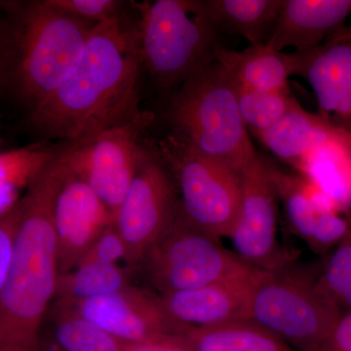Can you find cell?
Wrapping results in <instances>:
<instances>
[{"instance_id": "obj_1", "label": "cell", "mask_w": 351, "mask_h": 351, "mask_svg": "<svg viewBox=\"0 0 351 351\" xmlns=\"http://www.w3.org/2000/svg\"><path fill=\"white\" fill-rule=\"evenodd\" d=\"M142 68L137 21L127 9L95 25L75 68L27 122L39 137L66 145L133 121L145 112Z\"/></svg>"}, {"instance_id": "obj_2", "label": "cell", "mask_w": 351, "mask_h": 351, "mask_svg": "<svg viewBox=\"0 0 351 351\" xmlns=\"http://www.w3.org/2000/svg\"><path fill=\"white\" fill-rule=\"evenodd\" d=\"M66 173L51 154L20 198L22 216L12 263L0 293V351H38L40 346L59 278L53 211Z\"/></svg>"}, {"instance_id": "obj_3", "label": "cell", "mask_w": 351, "mask_h": 351, "mask_svg": "<svg viewBox=\"0 0 351 351\" xmlns=\"http://www.w3.org/2000/svg\"><path fill=\"white\" fill-rule=\"evenodd\" d=\"M0 19V83L29 110L68 77L94 23L69 15L48 0L4 1Z\"/></svg>"}, {"instance_id": "obj_4", "label": "cell", "mask_w": 351, "mask_h": 351, "mask_svg": "<svg viewBox=\"0 0 351 351\" xmlns=\"http://www.w3.org/2000/svg\"><path fill=\"white\" fill-rule=\"evenodd\" d=\"M168 117L172 133L237 174L258 154L240 114L234 80L217 59L176 90Z\"/></svg>"}, {"instance_id": "obj_5", "label": "cell", "mask_w": 351, "mask_h": 351, "mask_svg": "<svg viewBox=\"0 0 351 351\" xmlns=\"http://www.w3.org/2000/svg\"><path fill=\"white\" fill-rule=\"evenodd\" d=\"M131 4L137 13L143 66L164 91L179 89L196 71L216 59L219 34L208 17L204 0Z\"/></svg>"}, {"instance_id": "obj_6", "label": "cell", "mask_w": 351, "mask_h": 351, "mask_svg": "<svg viewBox=\"0 0 351 351\" xmlns=\"http://www.w3.org/2000/svg\"><path fill=\"white\" fill-rule=\"evenodd\" d=\"M151 145L175 182L184 216L219 239L230 237L241 203L239 174L174 133Z\"/></svg>"}, {"instance_id": "obj_7", "label": "cell", "mask_w": 351, "mask_h": 351, "mask_svg": "<svg viewBox=\"0 0 351 351\" xmlns=\"http://www.w3.org/2000/svg\"><path fill=\"white\" fill-rule=\"evenodd\" d=\"M140 265L145 280L160 295L239 278L257 269L228 250L218 237L193 226L181 208Z\"/></svg>"}, {"instance_id": "obj_8", "label": "cell", "mask_w": 351, "mask_h": 351, "mask_svg": "<svg viewBox=\"0 0 351 351\" xmlns=\"http://www.w3.org/2000/svg\"><path fill=\"white\" fill-rule=\"evenodd\" d=\"M316 280L265 271L252 293L249 321L295 351H319L341 311L318 290Z\"/></svg>"}, {"instance_id": "obj_9", "label": "cell", "mask_w": 351, "mask_h": 351, "mask_svg": "<svg viewBox=\"0 0 351 351\" xmlns=\"http://www.w3.org/2000/svg\"><path fill=\"white\" fill-rule=\"evenodd\" d=\"M152 120V113L145 112L123 125L63 145L54 154L71 174L90 186L114 218L144 154L143 134Z\"/></svg>"}, {"instance_id": "obj_10", "label": "cell", "mask_w": 351, "mask_h": 351, "mask_svg": "<svg viewBox=\"0 0 351 351\" xmlns=\"http://www.w3.org/2000/svg\"><path fill=\"white\" fill-rule=\"evenodd\" d=\"M175 182L151 143L115 214L114 223L125 242L126 265L135 270L147 251L174 223L180 212Z\"/></svg>"}, {"instance_id": "obj_11", "label": "cell", "mask_w": 351, "mask_h": 351, "mask_svg": "<svg viewBox=\"0 0 351 351\" xmlns=\"http://www.w3.org/2000/svg\"><path fill=\"white\" fill-rule=\"evenodd\" d=\"M241 203L239 219L228 239L234 254L246 265L276 272L287 267L277 239V191L270 166L258 154L239 173Z\"/></svg>"}, {"instance_id": "obj_12", "label": "cell", "mask_w": 351, "mask_h": 351, "mask_svg": "<svg viewBox=\"0 0 351 351\" xmlns=\"http://www.w3.org/2000/svg\"><path fill=\"white\" fill-rule=\"evenodd\" d=\"M69 304L85 319L134 346H172L184 326L168 315L160 295L133 285Z\"/></svg>"}, {"instance_id": "obj_13", "label": "cell", "mask_w": 351, "mask_h": 351, "mask_svg": "<svg viewBox=\"0 0 351 351\" xmlns=\"http://www.w3.org/2000/svg\"><path fill=\"white\" fill-rule=\"evenodd\" d=\"M53 219L59 276L76 269L95 240L114 223L105 203L68 169L55 199Z\"/></svg>"}, {"instance_id": "obj_14", "label": "cell", "mask_w": 351, "mask_h": 351, "mask_svg": "<svg viewBox=\"0 0 351 351\" xmlns=\"http://www.w3.org/2000/svg\"><path fill=\"white\" fill-rule=\"evenodd\" d=\"M277 195L293 230L316 253H326L350 232L341 208L306 178L291 177L270 166Z\"/></svg>"}, {"instance_id": "obj_15", "label": "cell", "mask_w": 351, "mask_h": 351, "mask_svg": "<svg viewBox=\"0 0 351 351\" xmlns=\"http://www.w3.org/2000/svg\"><path fill=\"white\" fill-rule=\"evenodd\" d=\"M265 272L256 269L239 278L159 295L168 315L184 326L249 321L252 293Z\"/></svg>"}, {"instance_id": "obj_16", "label": "cell", "mask_w": 351, "mask_h": 351, "mask_svg": "<svg viewBox=\"0 0 351 351\" xmlns=\"http://www.w3.org/2000/svg\"><path fill=\"white\" fill-rule=\"evenodd\" d=\"M302 53L299 76L311 85L319 114L351 137V39Z\"/></svg>"}, {"instance_id": "obj_17", "label": "cell", "mask_w": 351, "mask_h": 351, "mask_svg": "<svg viewBox=\"0 0 351 351\" xmlns=\"http://www.w3.org/2000/svg\"><path fill=\"white\" fill-rule=\"evenodd\" d=\"M351 0H284L265 45L278 51L311 50L345 27Z\"/></svg>"}, {"instance_id": "obj_18", "label": "cell", "mask_w": 351, "mask_h": 351, "mask_svg": "<svg viewBox=\"0 0 351 351\" xmlns=\"http://www.w3.org/2000/svg\"><path fill=\"white\" fill-rule=\"evenodd\" d=\"M216 59L239 86L271 92L289 89V78L299 75L302 53L272 49L265 44L249 45L241 51L219 45Z\"/></svg>"}, {"instance_id": "obj_19", "label": "cell", "mask_w": 351, "mask_h": 351, "mask_svg": "<svg viewBox=\"0 0 351 351\" xmlns=\"http://www.w3.org/2000/svg\"><path fill=\"white\" fill-rule=\"evenodd\" d=\"M255 136L274 156L295 167L318 147L335 138L350 137L320 114L307 112L300 104L274 125Z\"/></svg>"}, {"instance_id": "obj_20", "label": "cell", "mask_w": 351, "mask_h": 351, "mask_svg": "<svg viewBox=\"0 0 351 351\" xmlns=\"http://www.w3.org/2000/svg\"><path fill=\"white\" fill-rule=\"evenodd\" d=\"M173 346L181 351H295L252 321L209 327L184 325L175 335Z\"/></svg>"}, {"instance_id": "obj_21", "label": "cell", "mask_w": 351, "mask_h": 351, "mask_svg": "<svg viewBox=\"0 0 351 351\" xmlns=\"http://www.w3.org/2000/svg\"><path fill=\"white\" fill-rule=\"evenodd\" d=\"M40 341L61 351H128L134 346L85 319L68 302L57 300L46 315Z\"/></svg>"}, {"instance_id": "obj_22", "label": "cell", "mask_w": 351, "mask_h": 351, "mask_svg": "<svg viewBox=\"0 0 351 351\" xmlns=\"http://www.w3.org/2000/svg\"><path fill=\"white\" fill-rule=\"evenodd\" d=\"M284 0H204L219 34L242 36L250 45L267 43Z\"/></svg>"}, {"instance_id": "obj_23", "label": "cell", "mask_w": 351, "mask_h": 351, "mask_svg": "<svg viewBox=\"0 0 351 351\" xmlns=\"http://www.w3.org/2000/svg\"><path fill=\"white\" fill-rule=\"evenodd\" d=\"M297 168L339 208L351 200V138L348 136L318 147L304 157Z\"/></svg>"}, {"instance_id": "obj_24", "label": "cell", "mask_w": 351, "mask_h": 351, "mask_svg": "<svg viewBox=\"0 0 351 351\" xmlns=\"http://www.w3.org/2000/svg\"><path fill=\"white\" fill-rule=\"evenodd\" d=\"M134 269L110 263H84L58 278L55 300L75 304L119 292L131 285Z\"/></svg>"}, {"instance_id": "obj_25", "label": "cell", "mask_w": 351, "mask_h": 351, "mask_svg": "<svg viewBox=\"0 0 351 351\" xmlns=\"http://www.w3.org/2000/svg\"><path fill=\"white\" fill-rule=\"evenodd\" d=\"M235 85L240 114L247 129L255 135L269 129L300 104L290 89L265 92Z\"/></svg>"}, {"instance_id": "obj_26", "label": "cell", "mask_w": 351, "mask_h": 351, "mask_svg": "<svg viewBox=\"0 0 351 351\" xmlns=\"http://www.w3.org/2000/svg\"><path fill=\"white\" fill-rule=\"evenodd\" d=\"M316 286L341 313L351 311V230L335 247Z\"/></svg>"}, {"instance_id": "obj_27", "label": "cell", "mask_w": 351, "mask_h": 351, "mask_svg": "<svg viewBox=\"0 0 351 351\" xmlns=\"http://www.w3.org/2000/svg\"><path fill=\"white\" fill-rule=\"evenodd\" d=\"M51 5L80 19L98 25L117 17L130 2L122 0H48Z\"/></svg>"}, {"instance_id": "obj_28", "label": "cell", "mask_w": 351, "mask_h": 351, "mask_svg": "<svg viewBox=\"0 0 351 351\" xmlns=\"http://www.w3.org/2000/svg\"><path fill=\"white\" fill-rule=\"evenodd\" d=\"M21 216L20 198L8 210L0 214V293L6 282L12 263Z\"/></svg>"}, {"instance_id": "obj_29", "label": "cell", "mask_w": 351, "mask_h": 351, "mask_svg": "<svg viewBox=\"0 0 351 351\" xmlns=\"http://www.w3.org/2000/svg\"><path fill=\"white\" fill-rule=\"evenodd\" d=\"M126 258L125 242L120 235L115 223H112L95 240L78 265L91 263L119 265L120 261L126 262Z\"/></svg>"}, {"instance_id": "obj_30", "label": "cell", "mask_w": 351, "mask_h": 351, "mask_svg": "<svg viewBox=\"0 0 351 351\" xmlns=\"http://www.w3.org/2000/svg\"><path fill=\"white\" fill-rule=\"evenodd\" d=\"M319 351H351V311L341 314Z\"/></svg>"}, {"instance_id": "obj_31", "label": "cell", "mask_w": 351, "mask_h": 351, "mask_svg": "<svg viewBox=\"0 0 351 351\" xmlns=\"http://www.w3.org/2000/svg\"><path fill=\"white\" fill-rule=\"evenodd\" d=\"M128 351H181L172 346L152 345V346H133Z\"/></svg>"}, {"instance_id": "obj_32", "label": "cell", "mask_w": 351, "mask_h": 351, "mask_svg": "<svg viewBox=\"0 0 351 351\" xmlns=\"http://www.w3.org/2000/svg\"><path fill=\"white\" fill-rule=\"evenodd\" d=\"M351 39V24L345 25L341 31L337 32L335 36H331L328 40L330 41H343ZM327 41V40H326Z\"/></svg>"}, {"instance_id": "obj_33", "label": "cell", "mask_w": 351, "mask_h": 351, "mask_svg": "<svg viewBox=\"0 0 351 351\" xmlns=\"http://www.w3.org/2000/svg\"><path fill=\"white\" fill-rule=\"evenodd\" d=\"M38 351H61L55 348L54 346L50 345V343H46V341H40V346Z\"/></svg>"}, {"instance_id": "obj_34", "label": "cell", "mask_w": 351, "mask_h": 351, "mask_svg": "<svg viewBox=\"0 0 351 351\" xmlns=\"http://www.w3.org/2000/svg\"><path fill=\"white\" fill-rule=\"evenodd\" d=\"M4 1H0V12L2 11V7H3ZM0 19H1V17H0Z\"/></svg>"}]
</instances>
